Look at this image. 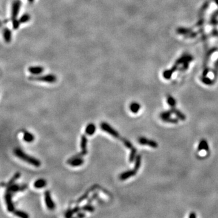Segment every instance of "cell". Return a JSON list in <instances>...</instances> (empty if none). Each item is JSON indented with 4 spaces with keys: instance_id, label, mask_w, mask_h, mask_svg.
<instances>
[{
    "instance_id": "44dd1931",
    "label": "cell",
    "mask_w": 218,
    "mask_h": 218,
    "mask_svg": "<svg viewBox=\"0 0 218 218\" xmlns=\"http://www.w3.org/2000/svg\"><path fill=\"white\" fill-rule=\"evenodd\" d=\"M81 209L83 211L89 212H93L95 211V207L90 204H87L82 206V207H81Z\"/></svg>"
},
{
    "instance_id": "9a60e30c",
    "label": "cell",
    "mask_w": 218,
    "mask_h": 218,
    "mask_svg": "<svg viewBox=\"0 0 218 218\" xmlns=\"http://www.w3.org/2000/svg\"><path fill=\"white\" fill-rule=\"evenodd\" d=\"M47 182L44 179H38L34 182V187L36 189H42L46 186Z\"/></svg>"
},
{
    "instance_id": "ac0fdd59",
    "label": "cell",
    "mask_w": 218,
    "mask_h": 218,
    "mask_svg": "<svg viewBox=\"0 0 218 218\" xmlns=\"http://www.w3.org/2000/svg\"><path fill=\"white\" fill-rule=\"evenodd\" d=\"M129 109L132 113H137L139 111V109H141V106L137 103H133L130 105Z\"/></svg>"
},
{
    "instance_id": "8fae6325",
    "label": "cell",
    "mask_w": 218,
    "mask_h": 218,
    "mask_svg": "<svg viewBox=\"0 0 218 218\" xmlns=\"http://www.w3.org/2000/svg\"><path fill=\"white\" fill-rule=\"evenodd\" d=\"M84 160L82 158V157L80 158H70L68 161L67 163L69 164L72 167H78L80 166L82 164H84Z\"/></svg>"
},
{
    "instance_id": "d590c367",
    "label": "cell",
    "mask_w": 218,
    "mask_h": 218,
    "mask_svg": "<svg viewBox=\"0 0 218 218\" xmlns=\"http://www.w3.org/2000/svg\"><path fill=\"white\" fill-rule=\"evenodd\" d=\"M28 1V2H29L30 3H32L35 0H27Z\"/></svg>"
},
{
    "instance_id": "d4e9b609",
    "label": "cell",
    "mask_w": 218,
    "mask_h": 218,
    "mask_svg": "<svg viewBox=\"0 0 218 218\" xmlns=\"http://www.w3.org/2000/svg\"><path fill=\"white\" fill-rule=\"evenodd\" d=\"M167 103L170 106H171V107H175L176 104V100L173 97H171V96H168V98H167Z\"/></svg>"
},
{
    "instance_id": "d6a6232c",
    "label": "cell",
    "mask_w": 218,
    "mask_h": 218,
    "mask_svg": "<svg viewBox=\"0 0 218 218\" xmlns=\"http://www.w3.org/2000/svg\"><path fill=\"white\" fill-rule=\"evenodd\" d=\"M204 150H205L206 152H208L209 150V144H208V142H207V141L205 140V142H204Z\"/></svg>"
},
{
    "instance_id": "7a4b0ae2",
    "label": "cell",
    "mask_w": 218,
    "mask_h": 218,
    "mask_svg": "<svg viewBox=\"0 0 218 218\" xmlns=\"http://www.w3.org/2000/svg\"><path fill=\"white\" fill-rule=\"evenodd\" d=\"M28 80L30 81H36L46 82L48 83H54L56 81V77L52 75L49 74L41 76H31L28 77Z\"/></svg>"
},
{
    "instance_id": "1f68e13d",
    "label": "cell",
    "mask_w": 218,
    "mask_h": 218,
    "mask_svg": "<svg viewBox=\"0 0 218 218\" xmlns=\"http://www.w3.org/2000/svg\"><path fill=\"white\" fill-rule=\"evenodd\" d=\"M73 214H74V213L73 212V210L72 209H70V210H67V212L66 213L65 217L66 218H71L73 216Z\"/></svg>"
},
{
    "instance_id": "cb8c5ba5",
    "label": "cell",
    "mask_w": 218,
    "mask_h": 218,
    "mask_svg": "<svg viewBox=\"0 0 218 218\" xmlns=\"http://www.w3.org/2000/svg\"><path fill=\"white\" fill-rule=\"evenodd\" d=\"M30 19V17L28 14L27 13H25V14H23L21 17L18 20L20 24H23V23H26L28 22Z\"/></svg>"
},
{
    "instance_id": "7c38bea8",
    "label": "cell",
    "mask_w": 218,
    "mask_h": 218,
    "mask_svg": "<svg viewBox=\"0 0 218 218\" xmlns=\"http://www.w3.org/2000/svg\"><path fill=\"white\" fill-rule=\"evenodd\" d=\"M21 176V173H19V172H17L15 174H14V175L12 177V178L10 179V181L7 183V184H5L4 182H1V187H8L10 185H12L13 184H15V182Z\"/></svg>"
},
{
    "instance_id": "4fadbf2b",
    "label": "cell",
    "mask_w": 218,
    "mask_h": 218,
    "mask_svg": "<svg viewBox=\"0 0 218 218\" xmlns=\"http://www.w3.org/2000/svg\"><path fill=\"white\" fill-rule=\"evenodd\" d=\"M3 37L4 39V41L7 43H9L11 41L12 39V32L11 30L6 27L4 28L3 30Z\"/></svg>"
},
{
    "instance_id": "4dcf8cb0",
    "label": "cell",
    "mask_w": 218,
    "mask_h": 218,
    "mask_svg": "<svg viewBox=\"0 0 218 218\" xmlns=\"http://www.w3.org/2000/svg\"><path fill=\"white\" fill-rule=\"evenodd\" d=\"M98 193H95L92 195V196H91L89 199H88V201H87L88 204H91V203L92 202V201H93V200H94L95 199H96V198L98 197Z\"/></svg>"
},
{
    "instance_id": "d6986e66",
    "label": "cell",
    "mask_w": 218,
    "mask_h": 218,
    "mask_svg": "<svg viewBox=\"0 0 218 218\" xmlns=\"http://www.w3.org/2000/svg\"><path fill=\"white\" fill-rule=\"evenodd\" d=\"M136 153H137V149L135 147H132L131 148V152L130 153V156H129V162L130 163H133L136 158Z\"/></svg>"
},
{
    "instance_id": "4316f807",
    "label": "cell",
    "mask_w": 218,
    "mask_h": 218,
    "mask_svg": "<svg viewBox=\"0 0 218 218\" xmlns=\"http://www.w3.org/2000/svg\"><path fill=\"white\" fill-rule=\"evenodd\" d=\"M120 140H121V141H122V142L124 143V145H125L127 148L131 149L132 147H133L132 144L129 141H128L127 139H125V138H123V137H121Z\"/></svg>"
},
{
    "instance_id": "e0dca14e",
    "label": "cell",
    "mask_w": 218,
    "mask_h": 218,
    "mask_svg": "<svg viewBox=\"0 0 218 218\" xmlns=\"http://www.w3.org/2000/svg\"><path fill=\"white\" fill-rule=\"evenodd\" d=\"M23 139L26 142H29L30 143V142H32L33 141V140L35 139V136H33V135L31 133L25 131V132H24Z\"/></svg>"
},
{
    "instance_id": "7402d4cb",
    "label": "cell",
    "mask_w": 218,
    "mask_h": 218,
    "mask_svg": "<svg viewBox=\"0 0 218 218\" xmlns=\"http://www.w3.org/2000/svg\"><path fill=\"white\" fill-rule=\"evenodd\" d=\"M141 156L139 155H137L135 158V166H134L133 169L135 170H136V171H137V170H139V168L141 167Z\"/></svg>"
},
{
    "instance_id": "836d02e7",
    "label": "cell",
    "mask_w": 218,
    "mask_h": 218,
    "mask_svg": "<svg viewBox=\"0 0 218 218\" xmlns=\"http://www.w3.org/2000/svg\"><path fill=\"white\" fill-rule=\"evenodd\" d=\"M85 215L84 213H81V212H78V214H77V217L78 218H83V217H85Z\"/></svg>"
},
{
    "instance_id": "9c48e42d",
    "label": "cell",
    "mask_w": 218,
    "mask_h": 218,
    "mask_svg": "<svg viewBox=\"0 0 218 218\" xmlns=\"http://www.w3.org/2000/svg\"><path fill=\"white\" fill-rule=\"evenodd\" d=\"M28 72L33 75H38L41 74L44 70V68L42 66H30L28 69Z\"/></svg>"
},
{
    "instance_id": "52a82bcc",
    "label": "cell",
    "mask_w": 218,
    "mask_h": 218,
    "mask_svg": "<svg viewBox=\"0 0 218 218\" xmlns=\"http://www.w3.org/2000/svg\"><path fill=\"white\" fill-rule=\"evenodd\" d=\"M27 184H23V185H18L16 184H13L12 185H10L7 187L6 191H8L12 193L13 194L18 191H22L25 190L27 189Z\"/></svg>"
},
{
    "instance_id": "f1b7e54d",
    "label": "cell",
    "mask_w": 218,
    "mask_h": 218,
    "mask_svg": "<svg viewBox=\"0 0 218 218\" xmlns=\"http://www.w3.org/2000/svg\"><path fill=\"white\" fill-rule=\"evenodd\" d=\"M88 194H89V191H87L84 195H82L81 197H80L78 199V201H77V203H80L82 201H84V199H87V197H88Z\"/></svg>"
},
{
    "instance_id": "ffe728a7",
    "label": "cell",
    "mask_w": 218,
    "mask_h": 218,
    "mask_svg": "<svg viewBox=\"0 0 218 218\" xmlns=\"http://www.w3.org/2000/svg\"><path fill=\"white\" fill-rule=\"evenodd\" d=\"M87 138L85 135H82L81 139V148L82 151H87Z\"/></svg>"
},
{
    "instance_id": "e575fe53",
    "label": "cell",
    "mask_w": 218,
    "mask_h": 218,
    "mask_svg": "<svg viewBox=\"0 0 218 218\" xmlns=\"http://www.w3.org/2000/svg\"><path fill=\"white\" fill-rule=\"evenodd\" d=\"M189 218H196V214L194 213H191L190 214V215H189Z\"/></svg>"
},
{
    "instance_id": "f546056e",
    "label": "cell",
    "mask_w": 218,
    "mask_h": 218,
    "mask_svg": "<svg viewBox=\"0 0 218 218\" xmlns=\"http://www.w3.org/2000/svg\"><path fill=\"white\" fill-rule=\"evenodd\" d=\"M205 139H202L199 144V145H198V147H197V150L199 152H201V150H204V142H205Z\"/></svg>"
},
{
    "instance_id": "5b68a950",
    "label": "cell",
    "mask_w": 218,
    "mask_h": 218,
    "mask_svg": "<svg viewBox=\"0 0 218 218\" xmlns=\"http://www.w3.org/2000/svg\"><path fill=\"white\" fill-rule=\"evenodd\" d=\"M12 196H13L12 193H11L10 192H9L8 191H6L4 198H5V201H6V203L7 205V210L9 212H13L15 211V207H14V205L13 204V202L12 200Z\"/></svg>"
},
{
    "instance_id": "83f0119b",
    "label": "cell",
    "mask_w": 218,
    "mask_h": 218,
    "mask_svg": "<svg viewBox=\"0 0 218 218\" xmlns=\"http://www.w3.org/2000/svg\"><path fill=\"white\" fill-rule=\"evenodd\" d=\"M163 121L165 122L171 123V124H177L178 122V119L177 118H172L171 117L163 119Z\"/></svg>"
},
{
    "instance_id": "5bb4252c",
    "label": "cell",
    "mask_w": 218,
    "mask_h": 218,
    "mask_svg": "<svg viewBox=\"0 0 218 218\" xmlns=\"http://www.w3.org/2000/svg\"><path fill=\"white\" fill-rule=\"evenodd\" d=\"M95 131H96V127H95V124H92V123L88 124L85 128V133L89 136L93 135L95 133Z\"/></svg>"
},
{
    "instance_id": "8992f818",
    "label": "cell",
    "mask_w": 218,
    "mask_h": 218,
    "mask_svg": "<svg viewBox=\"0 0 218 218\" xmlns=\"http://www.w3.org/2000/svg\"><path fill=\"white\" fill-rule=\"evenodd\" d=\"M44 198H45V202L47 209L50 210H54L55 208V204L53 201L51 194L49 191H46L44 193Z\"/></svg>"
},
{
    "instance_id": "6da1fadb",
    "label": "cell",
    "mask_w": 218,
    "mask_h": 218,
    "mask_svg": "<svg viewBox=\"0 0 218 218\" xmlns=\"http://www.w3.org/2000/svg\"><path fill=\"white\" fill-rule=\"evenodd\" d=\"M13 152L17 157H18V158L22 160L23 161L26 162L27 163L30 164L36 167H39L41 165V162L39 161V160L28 155L26 153H24L22 151V150L19 148H15Z\"/></svg>"
},
{
    "instance_id": "30bf717a",
    "label": "cell",
    "mask_w": 218,
    "mask_h": 218,
    "mask_svg": "<svg viewBox=\"0 0 218 218\" xmlns=\"http://www.w3.org/2000/svg\"><path fill=\"white\" fill-rule=\"evenodd\" d=\"M136 170H135L134 169L132 170H128V171H126L122 173H121L120 175H119V179L122 181H124V180H126L128 178H130V177H132L135 175H136Z\"/></svg>"
},
{
    "instance_id": "3957f363",
    "label": "cell",
    "mask_w": 218,
    "mask_h": 218,
    "mask_svg": "<svg viewBox=\"0 0 218 218\" xmlns=\"http://www.w3.org/2000/svg\"><path fill=\"white\" fill-rule=\"evenodd\" d=\"M100 127L103 131L107 132L109 135H111L113 137L119 139H121V136L119 135V133L116 130H115L113 127H111L108 123L104 122H102L100 125Z\"/></svg>"
},
{
    "instance_id": "484cf974",
    "label": "cell",
    "mask_w": 218,
    "mask_h": 218,
    "mask_svg": "<svg viewBox=\"0 0 218 218\" xmlns=\"http://www.w3.org/2000/svg\"><path fill=\"white\" fill-rule=\"evenodd\" d=\"M172 111L170 110H167V111H163L162 112L161 114H160V117L162 119V120L163 119H165V118H169L171 116V115H172Z\"/></svg>"
},
{
    "instance_id": "2e32d148",
    "label": "cell",
    "mask_w": 218,
    "mask_h": 218,
    "mask_svg": "<svg viewBox=\"0 0 218 218\" xmlns=\"http://www.w3.org/2000/svg\"><path fill=\"white\" fill-rule=\"evenodd\" d=\"M171 111H172L173 113L175 114L176 116L179 118L181 120H182V121H184L186 120V116L184 114H183L181 111H179V110L178 109H175V107H171Z\"/></svg>"
},
{
    "instance_id": "277c9868",
    "label": "cell",
    "mask_w": 218,
    "mask_h": 218,
    "mask_svg": "<svg viewBox=\"0 0 218 218\" xmlns=\"http://www.w3.org/2000/svg\"><path fill=\"white\" fill-rule=\"evenodd\" d=\"M21 6V2L20 0H15L13 1L12 7L11 20L12 21L17 20V17L20 12V10Z\"/></svg>"
},
{
    "instance_id": "ba28073f",
    "label": "cell",
    "mask_w": 218,
    "mask_h": 218,
    "mask_svg": "<svg viewBox=\"0 0 218 218\" xmlns=\"http://www.w3.org/2000/svg\"><path fill=\"white\" fill-rule=\"evenodd\" d=\"M138 142L141 145H148V146L154 148H156L158 147V144L156 141L148 139L144 137H139L138 139Z\"/></svg>"
},
{
    "instance_id": "603a6c76",
    "label": "cell",
    "mask_w": 218,
    "mask_h": 218,
    "mask_svg": "<svg viewBox=\"0 0 218 218\" xmlns=\"http://www.w3.org/2000/svg\"><path fill=\"white\" fill-rule=\"evenodd\" d=\"M13 214L18 217L22 218H28L29 216L27 213L21 210H15L13 212Z\"/></svg>"
}]
</instances>
